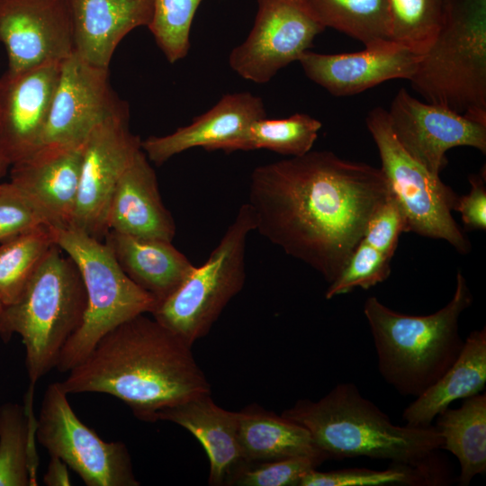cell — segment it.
Instances as JSON below:
<instances>
[{
    "instance_id": "6da1fadb",
    "label": "cell",
    "mask_w": 486,
    "mask_h": 486,
    "mask_svg": "<svg viewBox=\"0 0 486 486\" xmlns=\"http://www.w3.org/2000/svg\"><path fill=\"white\" fill-rule=\"evenodd\" d=\"M389 194L380 168L310 150L256 166L247 203L254 230L330 284Z\"/></svg>"
},
{
    "instance_id": "7a4b0ae2",
    "label": "cell",
    "mask_w": 486,
    "mask_h": 486,
    "mask_svg": "<svg viewBox=\"0 0 486 486\" xmlns=\"http://www.w3.org/2000/svg\"><path fill=\"white\" fill-rule=\"evenodd\" d=\"M59 382L68 394L112 395L148 422L163 410L211 393L192 346L145 314L107 332Z\"/></svg>"
},
{
    "instance_id": "3957f363",
    "label": "cell",
    "mask_w": 486,
    "mask_h": 486,
    "mask_svg": "<svg viewBox=\"0 0 486 486\" xmlns=\"http://www.w3.org/2000/svg\"><path fill=\"white\" fill-rule=\"evenodd\" d=\"M282 416L304 427L328 460L364 456L451 473L434 425L393 424L352 382L338 383L317 401L301 400Z\"/></svg>"
},
{
    "instance_id": "277c9868",
    "label": "cell",
    "mask_w": 486,
    "mask_h": 486,
    "mask_svg": "<svg viewBox=\"0 0 486 486\" xmlns=\"http://www.w3.org/2000/svg\"><path fill=\"white\" fill-rule=\"evenodd\" d=\"M472 303L464 274L456 275L454 293L437 311L423 316L395 311L375 296L364 305L378 357V369L400 394L418 397L455 362L464 340L459 318Z\"/></svg>"
},
{
    "instance_id": "5b68a950",
    "label": "cell",
    "mask_w": 486,
    "mask_h": 486,
    "mask_svg": "<svg viewBox=\"0 0 486 486\" xmlns=\"http://www.w3.org/2000/svg\"><path fill=\"white\" fill-rule=\"evenodd\" d=\"M86 308L80 272L55 244L20 299L0 311L1 338L8 341L14 334L22 338L31 389L56 368L62 348L82 323Z\"/></svg>"
},
{
    "instance_id": "8992f818",
    "label": "cell",
    "mask_w": 486,
    "mask_h": 486,
    "mask_svg": "<svg viewBox=\"0 0 486 486\" xmlns=\"http://www.w3.org/2000/svg\"><path fill=\"white\" fill-rule=\"evenodd\" d=\"M409 81L426 102L486 123V0H446L440 29Z\"/></svg>"
},
{
    "instance_id": "52a82bcc",
    "label": "cell",
    "mask_w": 486,
    "mask_h": 486,
    "mask_svg": "<svg viewBox=\"0 0 486 486\" xmlns=\"http://www.w3.org/2000/svg\"><path fill=\"white\" fill-rule=\"evenodd\" d=\"M55 243L76 265L86 293L82 323L62 348L56 368L68 372L111 329L140 314L151 313L155 298L131 281L102 240L73 227L52 228Z\"/></svg>"
},
{
    "instance_id": "ba28073f",
    "label": "cell",
    "mask_w": 486,
    "mask_h": 486,
    "mask_svg": "<svg viewBox=\"0 0 486 486\" xmlns=\"http://www.w3.org/2000/svg\"><path fill=\"white\" fill-rule=\"evenodd\" d=\"M255 230L244 203L208 260L194 266L182 284L156 305L153 318L193 346L206 336L246 280V247Z\"/></svg>"
},
{
    "instance_id": "9c48e42d",
    "label": "cell",
    "mask_w": 486,
    "mask_h": 486,
    "mask_svg": "<svg viewBox=\"0 0 486 486\" xmlns=\"http://www.w3.org/2000/svg\"><path fill=\"white\" fill-rule=\"evenodd\" d=\"M365 122L378 148L380 169L403 214L405 232L443 239L458 252L468 253L470 241L452 216L458 199L455 193L401 147L385 109H373Z\"/></svg>"
},
{
    "instance_id": "30bf717a",
    "label": "cell",
    "mask_w": 486,
    "mask_h": 486,
    "mask_svg": "<svg viewBox=\"0 0 486 486\" xmlns=\"http://www.w3.org/2000/svg\"><path fill=\"white\" fill-rule=\"evenodd\" d=\"M60 382L45 390L36 424V439L64 461L87 486H138L128 448L106 442L74 412Z\"/></svg>"
},
{
    "instance_id": "8fae6325",
    "label": "cell",
    "mask_w": 486,
    "mask_h": 486,
    "mask_svg": "<svg viewBox=\"0 0 486 486\" xmlns=\"http://www.w3.org/2000/svg\"><path fill=\"white\" fill-rule=\"evenodd\" d=\"M324 30L305 0H257L253 27L230 51L229 65L243 79L268 83Z\"/></svg>"
},
{
    "instance_id": "7c38bea8",
    "label": "cell",
    "mask_w": 486,
    "mask_h": 486,
    "mask_svg": "<svg viewBox=\"0 0 486 486\" xmlns=\"http://www.w3.org/2000/svg\"><path fill=\"white\" fill-rule=\"evenodd\" d=\"M129 108L112 91L109 68L93 65L75 51L62 62L40 147H83L90 133Z\"/></svg>"
},
{
    "instance_id": "4fadbf2b",
    "label": "cell",
    "mask_w": 486,
    "mask_h": 486,
    "mask_svg": "<svg viewBox=\"0 0 486 486\" xmlns=\"http://www.w3.org/2000/svg\"><path fill=\"white\" fill-rule=\"evenodd\" d=\"M129 108L107 118L88 136L83 158L72 227L103 240L115 186L137 153L141 140L131 133Z\"/></svg>"
},
{
    "instance_id": "5bb4252c",
    "label": "cell",
    "mask_w": 486,
    "mask_h": 486,
    "mask_svg": "<svg viewBox=\"0 0 486 486\" xmlns=\"http://www.w3.org/2000/svg\"><path fill=\"white\" fill-rule=\"evenodd\" d=\"M387 116L401 147L433 176H440L447 164L446 153L452 148L466 146L486 152V123L422 102L405 88L394 96Z\"/></svg>"
},
{
    "instance_id": "9a60e30c",
    "label": "cell",
    "mask_w": 486,
    "mask_h": 486,
    "mask_svg": "<svg viewBox=\"0 0 486 486\" xmlns=\"http://www.w3.org/2000/svg\"><path fill=\"white\" fill-rule=\"evenodd\" d=\"M63 61L6 70L0 76V161L8 166L39 147Z\"/></svg>"
},
{
    "instance_id": "2e32d148",
    "label": "cell",
    "mask_w": 486,
    "mask_h": 486,
    "mask_svg": "<svg viewBox=\"0 0 486 486\" xmlns=\"http://www.w3.org/2000/svg\"><path fill=\"white\" fill-rule=\"evenodd\" d=\"M0 42L8 70L63 61L74 52L68 0H0Z\"/></svg>"
},
{
    "instance_id": "e0dca14e",
    "label": "cell",
    "mask_w": 486,
    "mask_h": 486,
    "mask_svg": "<svg viewBox=\"0 0 486 486\" xmlns=\"http://www.w3.org/2000/svg\"><path fill=\"white\" fill-rule=\"evenodd\" d=\"M422 55L393 40L352 53L305 51L298 59L306 76L336 96L361 93L385 81L410 80Z\"/></svg>"
},
{
    "instance_id": "ac0fdd59",
    "label": "cell",
    "mask_w": 486,
    "mask_h": 486,
    "mask_svg": "<svg viewBox=\"0 0 486 486\" xmlns=\"http://www.w3.org/2000/svg\"><path fill=\"white\" fill-rule=\"evenodd\" d=\"M83 147H40L11 166V181L51 228L72 227Z\"/></svg>"
},
{
    "instance_id": "d6986e66",
    "label": "cell",
    "mask_w": 486,
    "mask_h": 486,
    "mask_svg": "<svg viewBox=\"0 0 486 486\" xmlns=\"http://www.w3.org/2000/svg\"><path fill=\"white\" fill-rule=\"evenodd\" d=\"M266 117L263 99L249 92L223 95L210 110L174 132L141 140V149L150 162L160 166L193 148L218 150L254 121Z\"/></svg>"
},
{
    "instance_id": "ffe728a7",
    "label": "cell",
    "mask_w": 486,
    "mask_h": 486,
    "mask_svg": "<svg viewBox=\"0 0 486 486\" xmlns=\"http://www.w3.org/2000/svg\"><path fill=\"white\" fill-rule=\"evenodd\" d=\"M108 230L172 242L176 223L164 205L157 176L140 149L120 177L106 218Z\"/></svg>"
},
{
    "instance_id": "44dd1931",
    "label": "cell",
    "mask_w": 486,
    "mask_h": 486,
    "mask_svg": "<svg viewBox=\"0 0 486 486\" xmlns=\"http://www.w3.org/2000/svg\"><path fill=\"white\" fill-rule=\"evenodd\" d=\"M68 1L74 51L103 68H109L122 40L138 27H148L153 14V0Z\"/></svg>"
},
{
    "instance_id": "7402d4cb",
    "label": "cell",
    "mask_w": 486,
    "mask_h": 486,
    "mask_svg": "<svg viewBox=\"0 0 486 486\" xmlns=\"http://www.w3.org/2000/svg\"><path fill=\"white\" fill-rule=\"evenodd\" d=\"M158 420L183 427L200 442L210 462L211 485H229L233 475L246 464L238 440V411L219 407L211 393L163 410Z\"/></svg>"
},
{
    "instance_id": "603a6c76",
    "label": "cell",
    "mask_w": 486,
    "mask_h": 486,
    "mask_svg": "<svg viewBox=\"0 0 486 486\" xmlns=\"http://www.w3.org/2000/svg\"><path fill=\"white\" fill-rule=\"evenodd\" d=\"M104 239L126 275L150 293L157 304L169 296L195 266L170 241L113 230H108Z\"/></svg>"
},
{
    "instance_id": "cb8c5ba5",
    "label": "cell",
    "mask_w": 486,
    "mask_h": 486,
    "mask_svg": "<svg viewBox=\"0 0 486 486\" xmlns=\"http://www.w3.org/2000/svg\"><path fill=\"white\" fill-rule=\"evenodd\" d=\"M486 384V328L472 330L452 366L402 413L405 425L425 428L452 402L482 392Z\"/></svg>"
},
{
    "instance_id": "d4e9b609",
    "label": "cell",
    "mask_w": 486,
    "mask_h": 486,
    "mask_svg": "<svg viewBox=\"0 0 486 486\" xmlns=\"http://www.w3.org/2000/svg\"><path fill=\"white\" fill-rule=\"evenodd\" d=\"M238 440L246 464L295 456L328 460L304 427L282 415L251 405L238 411Z\"/></svg>"
},
{
    "instance_id": "484cf974",
    "label": "cell",
    "mask_w": 486,
    "mask_h": 486,
    "mask_svg": "<svg viewBox=\"0 0 486 486\" xmlns=\"http://www.w3.org/2000/svg\"><path fill=\"white\" fill-rule=\"evenodd\" d=\"M435 419L434 426L443 438L442 449L458 460L459 485H469L486 472V394L466 398L461 407H448Z\"/></svg>"
},
{
    "instance_id": "4316f807",
    "label": "cell",
    "mask_w": 486,
    "mask_h": 486,
    "mask_svg": "<svg viewBox=\"0 0 486 486\" xmlns=\"http://www.w3.org/2000/svg\"><path fill=\"white\" fill-rule=\"evenodd\" d=\"M32 392L29 391L24 407L15 403L0 407V486L37 484Z\"/></svg>"
},
{
    "instance_id": "83f0119b",
    "label": "cell",
    "mask_w": 486,
    "mask_h": 486,
    "mask_svg": "<svg viewBox=\"0 0 486 486\" xmlns=\"http://www.w3.org/2000/svg\"><path fill=\"white\" fill-rule=\"evenodd\" d=\"M321 122L306 113H295L284 119L254 121L237 137L222 144L218 150L265 148L282 155L298 157L310 151Z\"/></svg>"
},
{
    "instance_id": "f1b7e54d",
    "label": "cell",
    "mask_w": 486,
    "mask_h": 486,
    "mask_svg": "<svg viewBox=\"0 0 486 486\" xmlns=\"http://www.w3.org/2000/svg\"><path fill=\"white\" fill-rule=\"evenodd\" d=\"M325 27L339 31L364 47L391 40L388 0H305Z\"/></svg>"
},
{
    "instance_id": "f546056e",
    "label": "cell",
    "mask_w": 486,
    "mask_h": 486,
    "mask_svg": "<svg viewBox=\"0 0 486 486\" xmlns=\"http://www.w3.org/2000/svg\"><path fill=\"white\" fill-rule=\"evenodd\" d=\"M52 228L38 226L0 245V300L4 306L16 302L30 280L55 245Z\"/></svg>"
},
{
    "instance_id": "4dcf8cb0",
    "label": "cell",
    "mask_w": 486,
    "mask_h": 486,
    "mask_svg": "<svg viewBox=\"0 0 486 486\" xmlns=\"http://www.w3.org/2000/svg\"><path fill=\"white\" fill-rule=\"evenodd\" d=\"M452 482L451 473L391 464L385 470L344 468L329 472L314 469L300 486H442Z\"/></svg>"
},
{
    "instance_id": "1f68e13d",
    "label": "cell",
    "mask_w": 486,
    "mask_h": 486,
    "mask_svg": "<svg viewBox=\"0 0 486 486\" xmlns=\"http://www.w3.org/2000/svg\"><path fill=\"white\" fill-rule=\"evenodd\" d=\"M391 40L423 56L443 21L446 0H388Z\"/></svg>"
},
{
    "instance_id": "d6a6232c",
    "label": "cell",
    "mask_w": 486,
    "mask_h": 486,
    "mask_svg": "<svg viewBox=\"0 0 486 486\" xmlns=\"http://www.w3.org/2000/svg\"><path fill=\"white\" fill-rule=\"evenodd\" d=\"M202 1L153 0V14L148 28L169 63L188 54L191 27Z\"/></svg>"
},
{
    "instance_id": "836d02e7",
    "label": "cell",
    "mask_w": 486,
    "mask_h": 486,
    "mask_svg": "<svg viewBox=\"0 0 486 486\" xmlns=\"http://www.w3.org/2000/svg\"><path fill=\"white\" fill-rule=\"evenodd\" d=\"M392 258L361 238L340 274L329 284L325 298L329 300L356 288L367 290L385 281L391 274Z\"/></svg>"
},
{
    "instance_id": "e575fe53",
    "label": "cell",
    "mask_w": 486,
    "mask_h": 486,
    "mask_svg": "<svg viewBox=\"0 0 486 486\" xmlns=\"http://www.w3.org/2000/svg\"><path fill=\"white\" fill-rule=\"evenodd\" d=\"M322 463L320 458L312 456L247 463L237 471L229 485L300 486L302 478Z\"/></svg>"
},
{
    "instance_id": "d590c367",
    "label": "cell",
    "mask_w": 486,
    "mask_h": 486,
    "mask_svg": "<svg viewBox=\"0 0 486 486\" xmlns=\"http://www.w3.org/2000/svg\"><path fill=\"white\" fill-rule=\"evenodd\" d=\"M41 225L49 226L28 198L10 182L1 184L0 242Z\"/></svg>"
},
{
    "instance_id": "8d00e7d4",
    "label": "cell",
    "mask_w": 486,
    "mask_h": 486,
    "mask_svg": "<svg viewBox=\"0 0 486 486\" xmlns=\"http://www.w3.org/2000/svg\"><path fill=\"white\" fill-rule=\"evenodd\" d=\"M402 232H405V220L390 191L388 198L372 215L362 238L393 256Z\"/></svg>"
},
{
    "instance_id": "74e56055",
    "label": "cell",
    "mask_w": 486,
    "mask_h": 486,
    "mask_svg": "<svg viewBox=\"0 0 486 486\" xmlns=\"http://www.w3.org/2000/svg\"><path fill=\"white\" fill-rule=\"evenodd\" d=\"M472 185L470 193L457 199L454 211L461 213L467 230H485L486 229V186L485 170L469 177Z\"/></svg>"
},
{
    "instance_id": "f35d334b",
    "label": "cell",
    "mask_w": 486,
    "mask_h": 486,
    "mask_svg": "<svg viewBox=\"0 0 486 486\" xmlns=\"http://www.w3.org/2000/svg\"><path fill=\"white\" fill-rule=\"evenodd\" d=\"M43 482L48 486L71 485L67 464L60 458L50 455L47 472L43 476Z\"/></svg>"
},
{
    "instance_id": "ab89813d",
    "label": "cell",
    "mask_w": 486,
    "mask_h": 486,
    "mask_svg": "<svg viewBox=\"0 0 486 486\" xmlns=\"http://www.w3.org/2000/svg\"><path fill=\"white\" fill-rule=\"evenodd\" d=\"M8 167H9L8 166H6L5 164L0 161V177L5 175ZM0 187H1V184H0Z\"/></svg>"
},
{
    "instance_id": "60d3db41",
    "label": "cell",
    "mask_w": 486,
    "mask_h": 486,
    "mask_svg": "<svg viewBox=\"0 0 486 486\" xmlns=\"http://www.w3.org/2000/svg\"><path fill=\"white\" fill-rule=\"evenodd\" d=\"M3 307H4V305H3V303H2V302L0 300V311L2 310Z\"/></svg>"
}]
</instances>
